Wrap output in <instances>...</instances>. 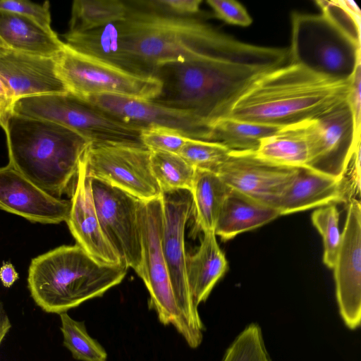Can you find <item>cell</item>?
Returning <instances> with one entry per match:
<instances>
[{
  "mask_svg": "<svg viewBox=\"0 0 361 361\" xmlns=\"http://www.w3.org/2000/svg\"><path fill=\"white\" fill-rule=\"evenodd\" d=\"M308 119L281 127L263 138L254 151L269 162L290 168L307 167L310 159Z\"/></svg>",
  "mask_w": 361,
  "mask_h": 361,
  "instance_id": "cell-25",
  "label": "cell"
},
{
  "mask_svg": "<svg viewBox=\"0 0 361 361\" xmlns=\"http://www.w3.org/2000/svg\"><path fill=\"white\" fill-rule=\"evenodd\" d=\"M341 181L345 201L358 200L360 194V142H359L345 169Z\"/></svg>",
  "mask_w": 361,
  "mask_h": 361,
  "instance_id": "cell-39",
  "label": "cell"
},
{
  "mask_svg": "<svg viewBox=\"0 0 361 361\" xmlns=\"http://www.w3.org/2000/svg\"><path fill=\"white\" fill-rule=\"evenodd\" d=\"M207 4L212 8L219 19L231 25L247 27L252 19L245 7L233 0H208Z\"/></svg>",
  "mask_w": 361,
  "mask_h": 361,
  "instance_id": "cell-38",
  "label": "cell"
},
{
  "mask_svg": "<svg viewBox=\"0 0 361 361\" xmlns=\"http://www.w3.org/2000/svg\"><path fill=\"white\" fill-rule=\"evenodd\" d=\"M16 99L8 86L0 78V126L5 130L13 114Z\"/></svg>",
  "mask_w": 361,
  "mask_h": 361,
  "instance_id": "cell-41",
  "label": "cell"
},
{
  "mask_svg": "<svg viewBox=\"0 0 361 361\" xmlns=\"http://www.w3.org/2000/svg\"><path fill=\"white\" fill-rule=\"evenodd\" d=\"M9 49L5 45V44L0 39V55L4 54V53L8 51Z\"/></svg>",
  "mask_w": 361,
  "mask_h": 361,
  "instance_id": "cell-44",
  "label": "cell"
},
{
  "mask_svg": "<svg viewBox=\"0 0 361 361\" xmlns=\"http://www.w3.org/2000/svg\"><path fill=\"white\" fill-rule=\"evenodd\" d=\"M13 113L59 124L90 142L141 144V128L121 122L68 92L18 99Z\"/></svg>",
  "mask_w": 361,
  "mask_h": 361,
  "instance_id": "cell-8",
  "label": "cell"
},
{
  "mask_svg": "<svg viewBox=\"0 0 361 361\" xmlns=\"http://www.w3.org/2000/svg\"><path fill=\"white\" fill-rule=\"evenodd\" d=\"M128 11L126 1L75 0L73 2L68 32H82L123 21Z\"/></svg>",
  "mask_w": 361,
  "mask_h": 361,
  "instance_id": "cell-28",
  "label": "cell"
},
{
  "mask_svg": "<svg viewBox=\"0 0 361 361\" xmlns=\"http://www.w3.org/2000/svg\"><path fill=\"white\" fill-rule=\"evenodd\" d=\"M123 21L107 24L82 32H67L65 44L82 54L103 61L126 71L157 76L158 69L147 64L127 48ZM158 77V76H157Z\"/></svg>",
  "mask_w": 361,
  "mask_h": 361,
  "instance_id": "cell-20",
  "label": "cell"
},
{
  "mask_svg": "<svg viewBox=\"0 0 361 361\" xmlns=\"http://www.w3.org/2000/svg\"><path fill=\"white\" fill-rule=\"evenodd\" d=\"M150 154L140 143L90 142L82 159L91 178L148 202L162 194L152 172Z\"/></svg>",
  "mask_w": 361,
  "mask_h": 361,
  "instance_id": "cell-10",
  "label": "cell"
},
{
  "mask_svg": "<svg viewBox=\"0 0 361 361\" xmlns=\"http://www.w3.org/2000/svg\"><path fill=\"white\" fill-rule=\"evenodd\" d=\"M71 201L56 197L34 184L9 164L0 167V209L32 222L66 221Z\"/></svg>",
  "mask_w": 361,
  "mask_h": 361,
  "instance_id": "cell-17",
  "label": "cell"
},
{
  "mask_svg": "<svg viewBox=\"0 0 361 361\" xmlns=\"http://www.w3.org/2000/svg\"><path fill=\"white\" fill-rule=\"evenodd\" d=\"M341 242L333 267L336 298L345 325L355 330L361 322V205L348 204Z\"/></svg>",
  "mask_w": 361,
  "mask_h": 361,
  "instance_id": "cell-15",
  "label": "cell"
},
{
  "mask_svg": "<svg viewBox=\"0 0 361 361\" xmlns=\"http://www.w3.org/2000/svg\"><path fill=\"white\" fill-rule=\"evenodd\" d=\"M349 86L350 79L328 77L289 62L252 82L223 117L283 127L346 101Z\"/></svg>",
  "mask_w": 361,
  "mask_h": 361,
  "instance_id": "cell-2",
  "label": "cell"
},
{
  "mask_svg": "<svg viewBox=\"0 0 361 361\" xmlns=\"http://www.w3.org/2000/svg\"><path fill=\"white\" fill-rule=\"evenodd\" d=\"M55 61L67 91L80 97L113 94L152 100L161 92L162 81L159 77L126 71L79 53L66 44Z\"/></svg>",
  "mask_w": 361,
  "mask_h": 361,
  "instance_id": "cell-9",
  "label": "cell"
},
{
  "mask_svg": "<svg viewBox=\"0 0 361 361\" xmlns=\"http://www.w3.org/2000/svg\"><path fill=\"white\" fill-rule=\"evenodd\" d=\"M228 267V261L217 243L214 231L203 232L198 250L186 257L187 279L196 307L207 300Z\"/></svg>",
  "mask_w": 361,
  "mask_h": 361,
  "instance_id": "cell-23",
  "label": "cell"
},
{
  "mask_svg": "<svg viewBox=\"0 0 361 361\" xmlns=\"http://www.w3.org/2000/svg\"><path fill=\"white\" fill-rule=\"evenodd\" d=\"M0 39L9 50L56 57L65 47L51 28L24 16L0 10Z\"/></svg>",
  "mask_w": 361,
  "mask_h": 361,
  "instance_id": "cell-22",
  "label": "cell"
},
{
  "mask_svg": "<svg viewBox=\"0 0 361 361\" xmlns=\"http://www.w3.org/2000/svg\"><path fill=\"white\" fill-rule=\"evenodd\" d=\"M123 22L128 49L158 69L177 63L202 60L227 48L235 39L195 16H177L126 1Z\"/></svg>",
  "mask_w": 361,
  "mask_h": 361,
  "instance_id": "cell-4",
  "label": "cell"
},
{
  "mask_svg": "<svg viewBox=\"0 0 361 361\" xmlns=\"http://www.w3.org/2000/svg\"><path fill=\"white\" fill-rule=\"evenodd\" d=\"M71 195V209L66 222L77 245L100 263L123 262L102 229L92 199L91 179L82 158Z\"/></svg>",
  "mask_w": 361,
  "mask_h": 361,
  "instance_id": "cell-18",
  "label": "cell"
},
{
  "mask_svg": "<svg viewBox=\"0 0 361 361\" xmlns=\"http://www.w3.org/2000/svg\"><path fill=\"white\" fill-rule=\"evenodd\" d=\"M288 61V48L259 46L235 38L209 58L159 67L157 76L162 90L154 100L192 111L209 130L252 82Z\"/></svg>",
  "mask_w": 361,
  "mask_h": 361,
  "instance_id": "cell-1",
  "label": "cell"
},
{
  "mask_svg": "<svg viewBox=\"0 0 361 361\" xmlns=\"http://www.w3.org/2000/svg\"><path fill=\"white\" fill-rule=\"evenodd\" d=\"M0 10L24 16L35 20L47 28H51L48 1L43 4H38L25 0H1Z\"/></svg>",
  "mask_w": 361,
  "mask_h": 361,
  "instance_id": "cell-37",
  "label": "cell"
},
{
  "mask_svg": "<svg viewBox=\"0 0 361 361\" xmlns=\"http://www.w3.org/2000/svg\"><path fill=\"white\" fill-rule=\"evenodd\" d=\"M161 246L178 306L192 331L203 338L204 324L192 299L186 274L185 228L192 214V197L187 190L162 192Z\"/></svg>",
  "mask_w": 361,
  "mask_h": 361,
  "instance_id": "cell-11",
  "label": "cell"
},
{
  "mask_svg": "<svg viewBox=\"0 0 361 361\" xmlns=\"http://www.w3.org/2000/svg\"><path fill=\"white\" fill-rule=\"evenodd\" d=\"M345 202L341 178L329 176L309 168H299L280 196L276 209L286 215Z\"/></svg>",
  "mask_w": 361,
  "mask_h": 361,
  "instance_id": "cell-21",
  "label": "cell"
},
{
  "mask_svg": "<svg viewBox=\"0 0 361 361\" xmlns=\"http://www.w3.org/2000/svg\"><path fill=\"white\" fill-rule=\"evenodd\" d=\"M139 223L142 258L137 275L149 293V308L156 312L160 323L172 325L190 348H197L203 338L192 331L178 306L162 250L161 196L148 202H140Z\"/></svg>",
  "mask_w": 361,
  "mask_h": 361,
  "instance_id": "cell-6",
  "label": "cell"
},
{
  "mask_svg": "<svg viewBox=\"0 0 361 361\" xmlns=\"http://www.w3.org/2000/svg\"><path fill=\"white\" fill-rule=\"evenodd\" d=\"M231 188L215 173L195 169L191 194L197 231H214Z\"/></svg>",
  "mask_w": 361,
  "mask_h": 361,
  "instance_id": "cell-26",
  "label": "cell"
},
{
  "mask_svg": "<svg viewBox=\"0 0 361 361\" xmlns=\"http://www.w3.org/2000/svg\"><path fill=\"white\" fill-rule=\"evenodd\" d=\"M80 98L125 123L141 128L154 125L168 126L185 133L190 138L209 141L208 127L191 111L170 107L154 99L113 94Z\"/></svg>",
  "mask_w": 361,
  "mask_h": 361,
  "instance_id": "cell-16",
  "label": "cell"
},
{
  "mask_svg": "<svg viewBox=\"0 0 361 361\" xmlns=\"http://www.w3.org/2000/svg\"><path fill=\"white\" fill-rule=\"evenodd\" d=\"M288 51L289 62L339 80H349L361 61L360 46L322 13H292Z\"/></svg>",
  "mask_w": 361,
  "mask_h": 361,
  "instance_id": "cell-7",
  "label": "cell"
},
{
  "mask_svg": "<svg viewBox=\"0 0 361 361\" xmlns=\"http://www.w3.org/2000/svg\"><path fill=\"white\" fill-rule=\"evenodd\" d=\"M4 131L8 164L56 197L71 192L89 141L59 124L14 113Z\"/></svg>",
  "mask_w": 361,
  "mask_h": 361,
  "instance_id": "cell-3",
  "label": "cell"
},
{
  "mask_svg": "<svg viewBox=\"0 0 361 361\" xmlns=\"http://www.w3.org/2000/svg\"><path fill=\"white\" fill-rule=\"evenodd\" d=\"M298 169L269 162L254 151L231 150L215 173L231 190L276 209L280 196Z\"/></svg>",
  "mask_w": 361,
  "mask_h": 361,
  "instance_id": "cell-14",
  "label": "cell"
},
{
  "mask_svg": "<svg viewBox=\"0 0 361 361\" xmlns=\"http://www.w3.org/2000/svg\"><path fill=\"white\" fill-rule=\"evenodd\" d=\"M322 14L360 46V11L353 1H317Z\"/></svg>",
  "mask_w": 361,
  "mask_h": 361,
  "instance_id": "cell-34",
  "label": "cell"
},
{
  "mask_svg": "<svg viewBox=\"0 0 361 361\" xmlns=\"http://www.w3.org/2000/svg\"><path fill=\"white\" fill-rule=\"evenodd\" d=\"M281 216L274 207L231 190L221 207L214 233L223 240L260 227Z\"/></svg>",
  "mask_w": 361,
  "mask_h": 361,
  "instance_id": "cell-24",
  "label": "cell"
},
{
  "mask_svg": "<svg viewBox=\"0 0 361 361\" xmlns=\"http://www.w3.org/2000/svg\"><path fill=\"white\" fill-rule=\"evenodd\" d=\"M63 345L74 359L80 361H108L104 348L88 334L85 322L73 319L67 312L60 314Z\"/></svg>",
  "mask_w": 361,
  "mask_h": 361,
  "instance_id": "cell-30",
  "label": "cell"
},
{
  "mask_svg": "<svg viewBox=\"0 0 361 361\" xmlns=\"http://www.w3.org/2000/svg\"><path fill=\"white\" fill-rule=\"evenodd\" d=\"M90 179L92 199L102 229L121 261L137 274L142 258L139 223L141 200L104 181Z\"/></svg>",
  "mask_w": 361,
  "mask_h": 361,
  "instance_id": "cell-12",
  "label": "cell"
},
{
  "mask_svg": "<svg viewBox=\"0 0 361 361\" xmlns=\"http://www.w3.org/2000/svg\"><path fill=\"white\" fill-rule=\"evenodd\" d=\"M281 127L221 117L209 126V141L220 142L233 151H255L260 141Z\"/></svg>",
  "mask_w": 361,
  "mask_h": 361,
  "instance_id": "cell-27",
  "label": "cell"
},
{
  "mask_svg": "<svg viewBox=\"0 0 361 361\" xmlns=\"http://www.w3.org/2000/svg\"><path fill=\"white\" fill-rule=\"evenodd\" d=\"M150 165L161 192L191 191L195 169L178 154L151 152Z\"/></svg>",
  "mask_w": 361,
  "mask_h": 361,
  "instance_id": "cell-29",
  "label": "cell"
},
{
  "mask_svg": "<svg viewBox=\"0 0 361 361\" xmlns=\"http://www.w3.org/2000/svg\"><path fill=\"white\" fill-rule=\"evenodd\" d=\"M231 150L223 144L188 138L178 154L195 169L216 173Z\"/></svg>",
  "mask_w": 361,
  "mask_h": 361,
  "instance_id": "cell-32",
  "label": "cell"
},
{
  "mask_svg": "<svg viewBox=\"0 0 361 361\" xmlns=\"http://www.w3.org/2000/svg\"><path fill=\"white\" fill-rule=\"evenodd\" d=\"M11 328V323L0 302V344Z\"/></svg>",
  "mask_w": 361,
  "mask_h": 361,
  "instance_id": "cell-43",
  "label": "cell"
},
{
  "mask_svg": "<svg viewBox=\"0 0 361 361\" xmlns=\"http://www.w3.org/2000/svg\"><path fill=\"white\" fill-rule=\"evenodd\" d=\"M361 61H360L350 78L348 104L353 115L357 131L360 133L361 123Z\"/></svg>",
  "mask_w": 361,
  "mask_h": 361,
  "instance_id": "cell-40",
  "label": "cell"
},
{
  "mask_svg": "<svg viewBox=\"0 0 361 361\" xmlns=\"http://www.w3.org/2000/svg\"><path fill=\"white\" fill-rule=\"evenodd\" d=\"M310 159L307 168L334 178H341L359 142L360 133L344 101L308 119Z\"/></svg>",
  "mask_w": 361,
  "mask_h": 361,
  "instance_id": "cell-13",
  "label": "cell"
},
{
  "mask_svg": "<svg viewBox=\"0 0 361 361\" xmlns=\"http://www.w3.org/2000/svg\"><path fill=\"white\" fill-rule=\"evenodd\" d=\"M188 138L178 129L159 125L144 127L140 132L141 144L150 152L178 154Z\"/></svg>",
  "mask_w": 361,
  "mask_h": 361,
  "instance_id": "cell-35",
  "label": "cell"
},
{
  "mask_svg": "<svg viewBox=\"0 0 361 361\" xmlns=\"http://www.w3.org/2000/svg\"><path fill=\"white\" fill-rule=\"evenodd\" d=\"M311 219L323 238V262L326 267L333 269L342 236L337 207L334 204L319 207L312 212Z\"/></svg>",
  "mask_w": 361,
  "mask_h": 361,
  "instance_id": "cell-33",
  "label": "cell"
},
{
  "mask_svg": "<svg viewBox=\"0 0 361 361\" xmlns=\"http://www.w3.org/2000/svg\"><path fill=\"white\" fill-rule=\"evenodd\" d=\"M0 78L18 99L67 92L60 78L55 57H44L9 50L0 55Z\"/></svg>",
  "mask_w": 361,
  "mask_h": 361,
  "instance_id": "cell-19",
  "label": "cell"
},
{
  "mask_svg": "<svg viewBox=\"0 0 361 361\" xmlns=\"http://www.w3.org/2000/svg\"><path fill=\"white\" fill-rule=\"evenodd\" d=\"M142 8L154 11L177 16H195L200 11L202 0H149L133 1Z\"/></svg>",
  "mask_w": 361,
  "mask_h": 361,
  "instance_id": "cell-36",
  "label": "cell"
},
{
  "mask_svg": "<svg viewBox=\"0 0 361 361\" xmlns=\"http://www.w3.org/2000/svg\"><path fill=\"white\" fill-rule=\"evenodd\" d=\"M221 361H271L260 326L250 323L234 338Z\"/></svg>",
  "mask_w": 361,
  "mask_h": 361,
  "instance_id": "cell-31",
  "label": "cell"
},
{
  "mask_svg": "<svg viewBox=\"0 0 361 361\" xmlns=\"http://www.w3.org/2000/svg\"><path fill=\"white\" fill-rule=\"evenodd\" d=\"M128 269L124 262L100 263L78 245H62L32 259L27 286L37 305L60 314L102 296L123 281Z\"/></svg>",
  "mask_w": 361,
  "mask_h": 361,
  "instance_id": "cell-5",
  "label": "cell"
},
{
  "mask_svg": "<svg viewBox=\"0 0 361 361\" xmlns=\"http://www.w3.org/2000/svg\"><path fill=\"white\" fill-rule=\"evenodd\" d=\"M18 279V274L10 262H4L0 267V280L6 288H10Z\"/></svg>",
  "mask_w": 361,
  "mask_h": 361,
  "instance_id": "cell-42",
  "label": "cell"
}]
</instances>
